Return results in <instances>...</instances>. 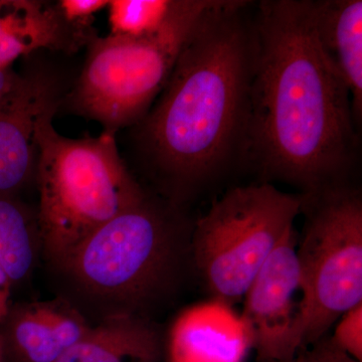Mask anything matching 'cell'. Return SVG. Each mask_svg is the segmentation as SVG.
Returning <instances> with one entry per match:
<instances>
[{
  "instance_id": "obj_1",
  "label": "cell",
  "mask_w": 362,
  "mask_h": 362,
  "mask_svg": "<svg viewBox=\"0 0 362 362\" xmlns=\"http://www.w3.org/2000/svg\"><path fill=\"white\" fill-rule=\"evenodd\" d=\"M240 157L314 194L345 185L358 156L351 94L319 39L311 0H263Z\"/></svg>"
},
{
  "instance_id": "obj_2",
  "label": "cell",
  "mask_w": 362,
  "mask_h": 362,
  "mask_svg": "<svg viewBox=\"0 0 362 362\" xmlns=\"http://www.w3.org/2000/svg\"><path fill=\"white\" fill-rule=\"evenodd\" d=\"M252 6L216 0L134 125L140 156L177 206L240 157L256 57Z\"/></svg>"
},
{
  "instance_id": "obj_3",
  "label": "cell",
  "mask_w": 362,
  "mask_h": 362,
  "mask_svg": "<svg viewBox=\"0 0 362 362\" xmlns=\"http://www.w3.org/2000/svg\"><path fill=\"white\" fill-rule=\"evenodd\" d=\"M190 235L177 204L145 195L54 267L73 294L66 300L86 318L98 316L97 322L118 315L147 319L177 287Z\"/></svg>"
},
{
  "instance_id": "obj_4",
  "label": "cell",
  "mask_w": 362,
  "mask_h": 362,
  "mask_svg": "<svg viewBox=\"0 0 362 362\" xmlns=\"http://www.w3.org/2000/svg\"><path fill=\"white\" fill-rule=\"evenodd\" d=\"M54 117L37 126L35 180L42 255L54 268L147 194L128 170L115 136L71 139L57 132Z\"/></svg>"
},
{
  "instance_id": "obj_5",
  "label": "cell",
  "mask_w": 362,
  "mask_h": 362,
  "mask_svg": "<svg viewBox=\"0 0 362 362\" xmlns=\"http://www.w3.org/2000/svg\"><path fill=\"white\" fill-rule=\"evenodd\" d=\"M216 0H178L175 13L150 37L95 35L73 89L64 104L115 136L146 115L168 82L190 35Z\"/></svg>"
},
{
  "instance_id": "obj_6",
  "label": "cell",
  "mask_w": 362,
  "mask_h": 362,
  "mask_svg": "<svg viewBox=\"0 0 362 362\" xmlns=\"http://www.w3.org/2000/svg\"><path fill=\"white\" fill-rule=\"evenodd\" d=\"M303 202L270 182L233 187L194 223L190 257L216 301L230 306L244 298Z\"/></svg>"
},
{
  "instance_id": "obj_7",
  "label": "cell",
  "mask_w": 362,
  "mask_h": 362,
  "mask_svg": "<svg viewBox=\"0 0 362 362\" xmlns=\"http://www.w3.org/2000/svg\"><path fill=\"white\" fill-rule=\"evenodd\" d=\"M303 235L298 242L302 300L300 349L362 303V199L349 185L303 194ZM300 349V350H301Z\"/></svg>"
},
{
  "instance_id": "obj_8",
  "label": "cell",
  "mask_w": 362,
  "mask_h": 362,
  "mask_svg": "<svg viewBox=\"0 0 362 362\" xmlns=\"http://www.w3.org/2000/svg\"><path fill=\"white\" fill-rule=\"evenodd\" d=\"M294 226L285 233L245 294L242 319L262 362H293L300 351L303 289Z\"/></svg>"
},
{
  "instance_id": "obj_9",
  "label": "cell",
  "mask_w": 362,
  "mask_h": 362,
  "mask_svg": "<svg viewBox=\"0 0 362 362\" xmlns=\"http://www.w3.org/2000/svg\"><path fill=\"white\" fill-rule=\"evenodd\" d=\"M66 95L59 75L35 68L18 74L0 98V194L18 197L35 180L37 126L58 113Z\"/></svg>"
},
{
  "instance_id": "obj_10",
  "label": "cell",
  "mask_w": 362,
  "mask_h": 362,
  "mask_svg": "<svg viewBox=\"0 0 362 362\" xmlns=\"http://www.w3.org/2000/svg\"><path fill=\"white\" fill-rule=\"evenodd\" d=\"M90 323L64 297L11 304L0 322L7 362H59Z\"/></svg>"
},
{
  "instance_id": "obj_11",
  "label": "cell",
  "mask_w": 362,
  "mask_h": 362,
  "mask_svg": "<svg viewBox=\"0 0 362 362\" xmlns=\"http://www.w3.org/2000/svg\"><path fill=\"white\" fill-rule=\"evenodd\" d=\"M230 307L214 301L182 312L169 334V361L244 362L251 339Z\"/></svg>"
},
{
  "instance_id": "obj_12",
  "label": "cell",
  "mask_w": 362,
  "mask_h": 362,
  "mask_svg": "<svg viewBox=\"0 0 362 362\" xmlns=\"http://www.w3.org/2000/svg\"><path fill=\"white\" fill-rule=\"evenodd\" d=\"M86 45L62 18L56 4L0 0V69L40 51L75 52Z\"/></svg>"
},
{
  "instance_id": "obj_13",
  "label": "cell",
  "mask_w": 362,
  "mask_h": 362,
  "mask_svg": "<svg viewBox=\"0 0 362 362\" xmlns=\"http://www.w3.org/2000/svg\"><path fill=\"white\" fill-rule=\"evenodd\" d=\"M161 354L149 319L118 315L92 324L59 362H159Z\"/></svg>"
},
{
  "instance_id": "obj_14",
  "label": "cell",
  "mask_w": 362,
  "mask_h": 362,
  "mask_svg": "<svg viewBox=\"0 0 362 362\" xmlns=\"http://www.w3.org/2000/svg\"><path fill=\"white\" fill-rule=\"evenodd\" d=\"M319 39L350 90L357 126L362 116V1L311 0Z\"/></svg>"
},
{
  "instance_id": "obj_15",
  "label": "cell",
  "mask_w": 362,
  "mask_h": 362,
  "mask_svg": "<svg viewBox=\"0 0 362 362\" xmlns=\"http://www.w3.org/2000/svg\"><path fill=\"white\" fill-rule=\"evenodd\" d=\"M42 255L39 223L16 197L0 194V266L13 286L32 275Z\"/></svg>"
},
{
  "instance_id": "obj_16",
  "label": "cell",
  "mask_w": 362,
  "mask_h": 362,
  "mask_svg": "<svg viewBox=\"0 0 362 362\" xmlns=\"http://www.w3.org/2000/svg\"><path fill=\"white\" fill-rule=\"evenodd\" d=\"M177 4L178 0H109L110 35L150 37L165 25Z\"/></svg>"
},
{
  "instance_id": "obj_17",
  "label": "cell",
  "mask_w": 362,
  "mask_h": 362,
  "mask_svg": "<svg viewBox=\"0 0 362 362\" xmlns=\"http://www.w3.org/2000/svg\"><path fill=\"white\" fill-rule=\"evenodd\" d=\"M109 0H59L56 2L62 18L86 45L96 33L92 23L95 16L108 6Z\"/></svg>"
},
{
  "instance_id": "obj_18",
  "label": "cell",
  "mask_w": 362,
  "mask_h": 362,
  "mask_svg": "<svg viewBox=\"0 0 362 362\" xmlns=\"http://www.w3.org/2000/svg\"><path fill=\"white\" fill-rule=\"evenodd\" d=\"M331 339L345 354L362 362V303L340 317Z\"/></svg>"
},
{
  "instance_id": "obj_19",
  "label": "cell",
  "mask_w": 362,
  "mask_h": 362,
  "mask_svg": "<svg viewBox=\"0 0 362 362\" xmlns=\"http://www.w3.org/2000/svg\"><path fill=\"white\" fill-rule=\"evenodd\" d=\"M293 362H359L335 345L331 337L318 341L298 352Z\"/></svg>"
},
{
  "instance_id": "obj_20",
  "label": "cell",
  "mask_w": 362,
  "mask_h": 362,
  "mask_svg": "<svg viewBox=\"0 0 362 362\" xmlns=\"http://www.w3.org/2000/svg\"><path fill=\"white\" fill-rule=\"evenodd\" d=\"M13 283L9 280L8 276L0 266V322L6 316L7 312L11 308V290Z\"/></svg>"
},
{
  "instance_id": "obj_21",
  "label": "cell",
  "mask_w": 362,
  "mask_h": 362,
  "mask_svg": "<svg viewBox=\"0 0 362 362\" xmlns=\"http://www.w3.org/2000/svg\"><path fill=\"white\" fill-rule=\"evenodd\" d=\"M16 76L18 73L11 68L0 69V98L4 96L6 90L13 84Z\"/></svg>"
},
{
  "instance_id": "obj_22",
  "label": "cell",
  "mask_w": 362,
  "mask_h": 362,
  "mask_svg": "<svg viewBox=\"0 0 362 362\" xmlns=\"http://www.w3.org/2000/svg\"><path fill=\"white\" fill-rule=\"evenodd\" d=\"M0 362H7L6 356V349H4V340L0 334Z\"/></svg>"
}]
</instances>
